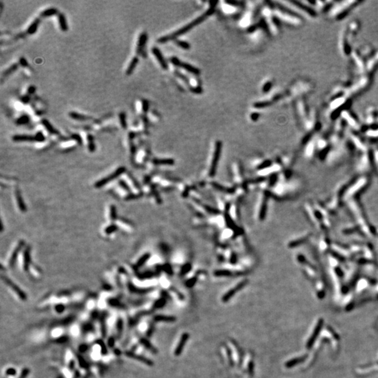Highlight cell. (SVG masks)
<instances>
[{
    "instance_id": "5bb4252c",
    "label": "cell",
    "mask_w": 378,
    "mask_h": 378,
    "mask_svg": "<svg viewBox=\"0 0 378 378\" xmlns=\"http://www.w3.org/2000/svg\"><path fill=\"white\" fill-rule=\"evenodd\" d=\"M69 116H70L72 118L74 119V120L80 121H88L91 119V117L83 115V114H78L75 111H71L70 113L69 114Z\"/></svg>"
},
{
    "instance_id": "f546056e",
    "label": "cell",
    "mask_w": 378,
    "mask_h": 378,
    "mask_svg": "<svg viewBox=\"0 0 378 378\" xmlns=\"http://www.w3.org/2000/svg\"><path fill=\"white\" fill-rule=\"evenodd\" d=\"M36 139V141H39V142H42V141H44L46 139V137L44 135H43L42 132H38L35 135Z\"/></svg>"
},
{
    "instance_id": "4fadbf2b",
    "label": "cell",
    "mask_w": 378,
    "mask_h": 378,
    "mask_svg": "<svg viewBox=\"0 0 378 378\" xmlns=\"http://www.w3.org/2000/svg\"><path fill=\"white\" fill-rule=\"evenodd\" d=\"M3 279H4V281H5L6 284H8L9 285V286H10L11 288H12L15 291V292L17 293V294H18V295H19V296L21 298H22V299L24 298H25L24 294L22 292V291L20 290V288H18L16 285L14 284H13L12 281H11L9 279L6 278V277H3Z\"/></svg>"
},
{
    "instance_id": "60d3db41",
    "label": "cell",
    "mask_w": 378,
    "mask_h": 378,
    "mask_svg": "<svg viewBox=\"0 0 378 378\" xmlns=\"http://www.w3.org/2000/svg\"><path fill=\"white\" fill-rule=\"evenodd\" d=\"M270 165V161H266V162H263L262 165H260L259 169H263V168H266V167L269 166Z\"/></svg>"
},
{
    "instance_id": "484cf974",
    "label": "cell",
    "mask_w": 378,
    "mask_h": 378,
    "mask_svg": "<svg viewBox=\"0 0 378 378\" xmlns=\"http://www.w3.org/2000/svg\"><path fill=\"white\" fill-rule=\"evenodd\" d=\"M155 319L158 321H162V322H172L175 321V318L173 317H167V316H157Z\"/></svg>"
},
{
    "instance_id": "f6af8a7d",
    "label": "cell",
    "mask_w": 378,
    "mask_h": 378,
    "mask_svg": "<svg viewBox=\"0 0 378 378\" xmlns=\"http://www.w3.org/2000/svg\"><path fill=\"white\" fill-rule=\"evenodd\" d=\"M29 97H27V96H26V97H22V100L23 101V102H24L25 103H26V102H29Z\"/></svg>"
},
{
    "instance_id": "836d02e7",
    "label": "cell",
    "mask_w": 378,
    "mask_h": 378,
    "mask_svg": "<svg viewBox=\"0 0 378 378\" xmlns=\"http://www.w3.org/2000/svg\"><path fill=\"white\" fill-rule=\"evenodd\" d=\"M191 269V265L188 263V264L185 265L183 267V268L182 270V274H186V272H189Z\"/></svg>"
},
{
    "instance_id": "74e56055",
    "label": "cell",
    "mask_w": 378,
    "mask_h": 378,
    "mask_svg": "<svg viewBox=\"0 0 378 378\" xmlns=\"http://www.w3.org/2000/svg\"><path fill=\"white\" fill-rule=\"evenodd\" d=\"M19 63H20V65H21L22 66V67H27V66L28 65V64H27V60H25L24 58H20V62H19Z\"/></svg>"
},
{
    "instance_id": "4316f807",
    "label": "cell",
    "mask_w": 378,
    "mask_h": 378,
    "mask_svg": "<svg viewBox=\"0 0 378 378\" xmlns=\"http://www.w3.org/2000/svg\"><path fill=\"white\" fill-rule=\"evenodd\" d=\"M18 67V64H13V65H11L10 67H9V69H7V70H6L5 72L3 73V75L6 76H6L11 74V73L13 72H14V71H15V70H17Z\"/></svg>"
},
{
    "instance_id": "9a60e30c",
    "label": "cell",
    "mask_w": 378,
    "mask_h": 378,
    "mask_svg": "<svg viewBox=\"0 0 378 378\" xmlns=\"http://www.w3.org/2000/svg\"><path fill=\"white\" fill-rule=\"evenodd\" d=\"M15 198H16V200L18 202V207H19V209L21 210L22 212H25V211L26 210V207H25L23 199H22L21 194H20L19 190L18 189L15 190Z\"/></svg>"
},
{
    "instance_id": "ee69618b",
    "label": "cell",
    "mask_w": 378,
    "mask_h": 378,
    "mask_svg": "<svg viewBox=\"0 0 378 378\" xmlns=\"http://www.w3.org/2000/svg\"><path fill=\"white\" fill-rule=\"evenodd\" d=\"M27 91H28V93H30V94L34 93V91H35V87L29 86V88H28V90H27Z\"/></svg>"
},
{
    "instance_id": "b9f144b4",
    "label": "cell",
    "mask_w": 378,
    "mask_h": 378,
    "mask_svg": "<svg viewBox=\"0 0 378 378\" xmlns=\"http://www.w3.org/2000/svg\"><path fill=\"white\" fill-rule=\"evenodd\" d=\"M163 268H164V270H165V271H166L167 272H168V273H170V274H171L172 272L171 267H170V266H169V265H164V266H163Z\"/></svg>"
},
{
    "instance_id": "ab89813d",
    "label": "cell",
    "mask_w": 378,
    "mask_h": 378,
    "mask_svg": "<svg viewBox=\"0 0 378 378\" xmlns=\"http://www.w3.org/2000/svg\"><path fill=\"white\" fill-rule=\"evenodd\" d=\"M120 185L121 186H122V188H123V189H125L126 191H129V190H130L129 187H128V186L125 184V182H123V181H121V182H120Z\"/></svg>"
},
{
    "instance_id": "7402d4cb",
    "label": "cell",
    "mask_w": 378,
    "mask_h": 378,
    "mask_svg": "<svg viewBox=\"0 0 378 378\" xmlns=\"http://www.w3.org/2000/svg\"><path fill=\"white\" fill-rule=\"evenodd\" d=\"M153 162L157 165H173L174 160L172 159H155Z\"/></svg>"
},
{
    "instance_id": "52a82bcc",
    "label": "cell",
    "mask_w": 378,
    "mask_h": 378,
    "mask_svg": "<svg viewBox=\"0 0 378 378\" xmlns=\"http://www.w3.org/2000/svg\"><path fill=\"white\" fill-rule=\"evenodd\" d=\"M23 246H24V242H23V240H22V241H20L19 242V244H18V246L15 247V249H14V251H13V252L12 255H11V256L10 261H9V265H10L11 267H12L14 265L15 261H16L17 259L18 254H19L20 250H21Z\"/></svg>"
},
{
    "instance_id": "7a4b0ae2",
    "label": "cell",
    "mask_w": 378,
    "mask_h": 378,
    "mask_svg": "<svg viewBox=\"0 0 378 378\" xmlns=\"http://www.w3.org/2000/svg\"><path fill=\"white\" fill-rule=\"evenodd\" d=\"M125 172V167H121V168H119L118 169H116L114 173H112L111 175H110L109 176H107V177L102 179L98 181V182L95 184V186L96 188L103 187L104 186H105L107 184H108V183H109L110 182H111V181L114 180L115 179L118 178V176H120L123 173H124Z\"/></svg>"
},
{
    "instance_id": "ffe728a7",
    "label": "cell",
    "mask_w": 378,
    "mask_h": 378,
    "mask_svg": "<svg viewBox=\"0 0 378 378\" xmlns=\"http://www.w3.org/2000/svg\"><path fill=\"white\" fill-rule=\"evenodd\" d=\"M58 13V10L55 8H50L46 10L42 11L41 13V16L42 17H48V16H50V15H53L55 14Z\"/></svg>"
},
{
    "instance_id": "d6a6232c",
    "label": "cell",
    "mask_w": 378,
    "mask_h": 378,
    "mask_svg": "<svg viewBox=\"0 0 378 378\" xmlns=\"http://www.w3.org/2000/svg\"><path fill=\"white\" fill-rule=\"evenodd\" d=\"M176 43H177V45L179 46H180L181 48H183V49H189V47H190L189 43H187L186 42H182V41H179V42H176Z\"/></svg>"
},
{
    "instance_id": "277c9868",
    "label": "cell",
    "mask_w": 378,
    "mask_h": 378,
    "mask_svg": "<svg viewBox=\"0 0 378 378\" xmlns=\"http://www.w3.org/2000/svg\"><path fill=\"white\" fill-rule=\"evenodd\" d=\"M247 282H248L247 280H244L243 281H242V282H240V284H238L236 286L235 288H232V289L229 291L228 292H227L226 294L223 295V297L222 298V301H223V302H227L228 301H229V300H230L231 298H232L233 295H234L238 291H240V289H242V288H244V286L247 284Z\"/></svg>"
},
{
    "instance_id": "9c48e42d",
    "label": "cell",
    "mask_w": 378,
    "mask_h": 378,
    "mask_svg": "<svg viewBox=\"0 0 378 378\" xmlns=\"http://www.w3.org/2000/svg\"><path fill=\"white\" fill-rule=\"evenodd\" d=\"M152 52L153 55H154L155 58L158 60L160 65H161V67L164 69V70H166L167 67H168V65H167V63L163 57H162L161 53H160V50L158 49V48H153L152 49Z\"/></svg>"
},
{
    "instance_id": "f1b7e54d",
    "label": "cell",
    "mask_w": 378,
    "mask_h": 378,
    "mask_svg": "<svg viewBox=\"0 0 378 378\" xmlns=\"http://www.w3.org/2000/svg\"><path fill=\"white\" fill-rule=\"evenodd\" d=\"M116 230H117V226L114 225V224H111L105 229V233L107 235H110L111 233H114L115 231H116Z\"/></svg>"
},
{
    "instance_id": "f35d334b",
    "label": "cell",
    "mask_w": 378,
    "mask_h": 378,
    "mask_svg": "<svg viewBox=\"0 0 378 378\" xmlns=\"http://www.w3.org/2000/svg\"><path fill=\"white\" fill-rule=\"evenodd\" d=\"M142 107H143V110L144 111H146L147 109L148 108V104L147 100H143V104H142Z\"/></svg>"
},
{
    "instance_id": "ac0fdd59",
    "label": "cell",
    "mask_w": 378,
    "mask_h": 378,
    "mask_svg": "<svg viewBox=\"0 0 378 378\" xmlns=\"http://www.w3.org/2000/svg\"><path fill=\"white\" fill-rule=\"evenodd\" d=\"M87 140H88V149L90 152H94L95 150V141H94V137L92 135L88 134L87 135Z\"/></svg>"
},
{
    "instance_id": "e0dca14e",
    "label": "cell",
    "mask_w": 378,
    "mask_h": 378,
    "mask_svg": "<svg viewBox=\"0 0 378 378\" xmlns=\"http://www.w3.org/2000/svg\"><path fill=\"white\" fill-rule=\"evenodd\" d=\"M42 123L43 124V125L46 128V130L50 132V133L53 134V135H59V132L58 130H57L56 129H55V128H53V126L50 124L49 121L46 120V119H43V120L42 121Z\"/></svg>"
},
{
    "instance_id": "d4e9b609",
    "label": "cell",
    "mask_w": 378,
    "mask_h": 378,
    "mask_svg": "<svg viewBox=\"0 0 378 378\" xmlns=\"http://www.w3.org/2000/svg\"><path fill=\"white\" fill-rule=\"evenodd\" d=\"M119 120H120V123L122 128L125 129L127 128V121H126V116L124 112H121V113L119 114Z\"/></svg>"
},
{
    "instance_id": "8d00e7d4",
    "label": "cell",
    "mask_w": 378,
    "mask_h": 378,
    "mask_svg": "<svg viewBox=\"0 0 378 378\" xmlns=\"http://www.w3.org/2000/svg\"><path fill=\"white\" fill-rule=\"evenodd\" d=\"M205 209H206V210L208 211V212H209V213H212V214H218V213H219V212L216 209H213V208L210 207H207V206H206Z\"/></svg>"
},
{
    "instance_id": "4dcf8cb0",
    "label": "cell",
    "mask_w": 378,
    "mask_h": 378,
    "mask_svg": "<svg viewBox=\"0 0 378 378\" xmlns=\"http://www.w3.org/2000/svg\"><path fill=\"white\" fill-rule=\"evenodd\" d=\"M213 184V186H214L215 188H216V189H217L219 190V191H221L227 192V193H231V192H233V191H233V190H229L228 189H226V188H225V187L221 186H220L219 184H215V183H214V184Z\"/></svg>"
},
{
    "instance_id": "44dd1931",
    "label": "cell",
    "mask_w": 378,
    "mask_h": 378,
    "mask_svg": "<svg viewBox=\"0 0 378 378\" xmlns=\"http://www.w3.org/2000/svg\"><path fill=\"white\" fill-rule=\"evenodd\" d=\"M267 200L266 199H265L264 201L263 202L262 206H261V211H260V219L261 221H263L264 219L265 214H266V209H267Z\"/></svg>"
},
{
    "instance_id": "e575fe53",
    "label": "cell",
    "mask_w": 378,
    "mask_h": 378,
    "mask_svg": "<svg viewBox=\"0 0 378 378\" xmlns=\"http://www.w3.org/2000/svg\"><path fill=\"white\" fill-rule=\"evenodd\" d=\"M72 139H74V140H76L79 144H81L82 143V139L81 137H80V135H77V134H74L72 136Z\"/></svg>"
},
{
    "instance_id": "603a6c76",
    "label": "cell",
    "mask_w": 378,
    "mask_h": 378,
    "mask_svg": "<svg viewBox=\"0 0 378 378\" xmlns=\"http://www.w3.org/2000/svg\"><path fill=\"white\" fill-rule=\"evenodd\" d=\"M149 257H150V254H144V255L143 256H141V257L139 258V260L137 261V266H138V267L142 266V265L144 264V263H145L146 261H148V258H149Z\"/></svg>"
},
{
    "instance_id": "d590c367",
    "label": "cell",
    "mask_w": 378,
    "mask_h": 378,
    "mask_svg": "<svg viewBox=\"0 0 378 378\" xmlns=\"http://www.w3.org/2000/svg\"><path fill=\"white\" fill-rule=\"evenodd\" d=\"M196 278H192L191 279H189V281H186V285H187V286H189V287H191V286H193L195 284H196Z\"/></svg>"
},
{
    "instance_id": "3957f363",
    "label": "cell",
    "mask_w": 378,
    "mask_h": 378,
    "mask_svg": "<svg viewBox=\"0 0 378 378\" xmlns=\"http://www.w3.org/2000/svg\"><path fill=\"white\" fill-rule=\"evenodd\" d=\"M221 143L220 142V141H217V143L216 144V148H215V151H214V158H213L212 165H211V168H210V171H209V175L211 176H214L215 175V172H216L217 163H218L219 158H220V155H221Z\"/></svg>"
},
{
    "instance_id": "30bf717a",
    "label": "cell",
    "mask_w": 378,
    "mask_h": 378,
    "mask_svg": "<svg viewBox=\"0 0 378 378\" xmlns=\"http://www.w3.org/2000/svg\"><path fill=\"white\" fill-rule=\"evenodd\" d=\"M146 41H147V34L146 33H142L139 36L138 42H137V53H140L142 51V49L145 46Z\"/></svg>"
},
{
    "instance_id": "8992f818",
    "label": "cell",
    "mask_w": 378,
    "mask_h": 378,
    "mask_svg": "<svg viewBox=\"0 0 378 378\" xmlns=\"http://www.w3.org/2000/svg\"><path fill=\"white\" fill-rule=\"evenodd\" d=\"M189 338V335L188 333H184L182 335V338H181L179 342L178 343L177 346H176V348L175 351V354L176 356H179V355L182 354V352L183 349H184V345L186 343L188 339Z\"/></svg>"
},
{
    "instance_id": "2e32d148",
    "label": "cell",
    "mask_w": 378,
    "mask_h": 378,
    "mask_svg": "<svg viewBox=\"0 0 378 378\" xmlns=\"http://www.w3.org/2000/svg\"><path fill=\"white\" fill-rule=\"evenodd\" d=\"M138 62H139V59L138 58H137V57H134V58L132 59V60L131 62H130V63L129 66H128L127 70H126V74H127L128 76H129L132 74V72H133V71L135 70V67H136L137 64H138Z\"/></svg>"
},
{
    "instance_id": "83f0119b",
    "label": "cell",
    "mask_w": 378,
    "mask_h": 378,
    "mask_svg": "<svg viewBox=\"0 0 378 378\" xmlns=\"http://www.w3.org/2000/svg\"><path fill=\"white\" fill-rule=\"evenodd\" d=\"M215 275L218 277L230 276L231 272L228 270H217V271L215 272Z\"/></svg>"
},
{
    "instance_id": "7c38bea8",
    "label": "cell",
    "mask_w": 378,
    "mask_h": 378,
    "mask_svg": "<svg viewBox=\"0 0 378 378\" xmlns=\"http://www.w3.org/2000/svg\"><path fill=\"white\" fill-rule=\"evenodd\" d=\"M58 22L60 29L63 32H66L68 30V25L67 23L66 18L63 13H60L58 15Z\"/></svg>"
},
{
    "instance_id": "ba28073f",
    "label": "cell",
    "mask_w": 378,
    "mask_h": 378,
    "mask_svg": "<svg viewBox=\"0 0 378 378\" xmlns=\"http://www.w3.org/2000/svg\"><path fill=\"white\" fill-rule=\"evenodd\" d=\"M13 140L17 142H21V141H36V139L35 135L32 136V135H16L13 137Z\"/></svg>"
},
{
    "instance_id": "5b68a950",
    "label": "cell",
    "mask_w": 378,
    "mask_h": 378,
    "mask_svg": "<svg viewBox=\"0 0 378 378\" xmlns=\"http://www.w3.org/2000/svg\"><path fill=\"white\" fill-rule=\"evenodd\" d=\"M172 63L174 65H175L176 66H179V67H182V68L185 69L186 70L188 71V72H190L191 73H193L194 74H199V70H197L196 68H195L193 67H192L191 65H188V64L186 63H182V62L180 60H179L177 58H174L172 59Z\"/></svg>"
},
{
    "instance_id": "6da1fadb",
    "label": "cell",
    "mask_w": 378,
    "mask_h": 378,
    "mask_svg": "<svg viewBox=\"0 0 378 378\" xmlns=\"http://www.w3.org/2000/svg\"><path fill=\"white\" fill-rule=\"evenodd\" d=\"M213 11H214V10H213V9H210V10L208 11L207 13H206L205 14L201 15V16H200L198 18H197V19L193 20V21L192 22H191V23H190V24L187 25L186 26L184 27H183V28L181 29L180 30H178L177 32H176L175 34H171V35H169V36H163V37L159 39L158 42H160V43L166 42H168V41L173 39L174 38L176 37V36H179L182 35V34H184L185 32H186L187 31H189V29H191L193 27L196 26V25H198L199 23H200L201 22H203V20H205L206 18H207V16H208V15H210L211 13L213 12Z\"/></svg>"
},
{
    "instance_id": "8fae6325",
    "label": "cell",
    "mask_w": 378,
    "mask_h": 378,
    "mask_svg": "<svg viewBox=\"0 0 378 378\" xmlns=\"http://www.w3.org/2000/svg\"><path fill=\"white\" fill-rule=\"evenodd\" d=\"M24 260H23V267L25 271H27L29 268V263H30V249L27 247L24 251Z\"/></svg>"
},
{
    "instance_id": "7bdbcfd3",
    "label": "cell",
    "mask_w": 378,
    "mask_h": 378,
    "mask_svg": "<svg viewBox=\"0 0 378 378\" xmlns=\"http://www.w3.org/2000/svg\"><path fill=\"white\" fill-rule=\"evenodd\" d=\"M270 86H271V83H266V84L265 85V86L263 87V90L264 91V92H266V91L269 90V89H270Z\"/></svg>"
},
{
    "instance_id": "d6986e66",
    "label": "cell",
    "mask_w": 378,
    "mask_h": 378,
    "mask_svg": "<svg viewBox=\"0 0 378 378\" xmlns=\"http://www.w3.org/2000/svg\"><path fill=\"white\" fill-rule=\"evenodd\" d=\"M40 20L39 19H36L30 25H29L28 29H27V33L29 34H33L34 33L36 32V31L37 30V27L39 23Z\"/></svg>"
},
{
    "instance_id": "1f68e13d",
    "label": "cell",
    "mask_w": 378,
    "mask_h": 378,
    "mask_svg": "<svg viewBox=\"0 0 378 378\" xmlns=\"http://www.w3.org/2000/svg\"><path fill=\"white\" fill-rule=\"evenodd\" d=\"M110 217H111V220L112 221H114L116 219V208L114 206H111V208H110Z\"/></svg>"
},
{
    "instance_id": "cb8c5ba5",
    "label": "cell",
    "mask_w": 378,
    "mask_h": 378,
    "mask_svg": "<svg viewBox=\"0 0 378 378\" xmlns=\"http://www.w3.org/2000/svg\"><path fill=\"white\" fill-rule=\"evenodd\" d=\"M29 117L28 116H27V115L21 116L20 118H18V120L16 121V124L17 125L26 124V123L29 122Z\"/></svg>"
}]
</instances>
